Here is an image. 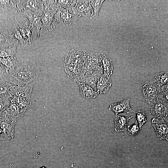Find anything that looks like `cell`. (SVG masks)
I'll return each instance as SVG.
<instances>
[{"label": "cell", "instance_id": "obj_30", "mask_svg": "<svg viewBox=\"0 0 168 168\" xmlns=\"http://www.w3.org/2000/svg\"><path fill=\"white\" fill-rule=\"evenodd\" d=\"M140 129L136 119L133 124L127 126L128 132L129 134L131 136H134L140 132Z\"/></svg>", "mask_w": 168, "mask_h": 168}, {"label": "cell", "instance_id": "obj_13", "mask_svg": "<svg viewBox=\"0 0 168 168\" xmlns=\"http://www.w3.org/2000/svg\"><path fill=\"white\" fill-rule=\"evenodd\" d=\"M130 100L129 99L126 98L119 102L111 104L109 109L112 110L115 113V115L123 113L129 114L133 112L134 111L130 106Z\"/></svg>", "mask_w": 168, "mask_h": 168}, {"label": "cell", "instance_id": "obj_6", "mask_svg": "<svg viewBox=\"0 0 168 168\" xmlns=\"http://www.w3.org/2000/svg\"><path fill=\"white\" fill-rule=\"evenodd\" d=\"M168 103L160 99L149 105V113L158 119L168 121Z\"/></svg>", "mask_w": 168, "mask_h": 168}, {"label": "cell", "instance_id": "obj_27", "mask_svg": "<svg viewBox=\"0 0 168 168\" xmlns=\"http://www.w3.org/2000/svg\"><path fill=\"white\" fill-rule=\"evenodd\" d=\"M17 45L11 47L0 49V58H4L15 56L16 52Z\"/></svg>", "mask_w": 168, "mask_h": 168}, {"label": "cell", "instance_id": "obj_15", "mask_svg": "<svg viewBox=\"0 0 168 168\" xmlns=\"http://www.w3.org/2000/svg\"><path fill=\"white\" fill-rule=\"evenodd\" d=\"M10 83L4 80L0 82V102L8 105L10 100L13 97L11 94L9 87Z\"/></svg>", "mask_w": 168, "mask_h": 168}, {"label": "cell", "instance_id": "obj_14", "mask_svg": "<svg viewBox=\"0 0 168 168\" xmlns=\"http://www.w3.org/2000/svg\"><path fill=\"white\" fill-rule=\"evenodd\" d=\"M56 12H44L41 16L43 30L51 31L57 25L55 20Z\"/></svg>", "mask_w": 168, "mask_h": 168}, {"label": "cell", "instance_id": "obj_10", "mask_svg": "<svg viewBox=\"0 0 168 168\" xmlns=\"http://www.w3.org/2000/svg\"><path fill=\"white\" fill-rule=\"evenodd\" d=\"M19 13L21 15L26 17L29 21V27L31 29L35 26L37 31V37L40 36V32L42 30L41 17L39 16L35 13L27 8H25L21 11Z\"/></svg>", "mask_w": 168, "mask_h": 168}, {"label": "cell", "instance_id": "obj_2", "mask_svg": "<svg viewBox=\"0 0 168 168\" xmlns=\"http://www.w3.org/2000/svg\"><path fill=\"white\" fill-rule=\"evenodd\" d=\"M85 51L72 49L68 52L64 58V63L70 78L77 81L81 80L85 74Z\"/></svg>", "mask_w": 168, "mask_h": 168}, {"label": "cell", "instance_id": "obj_21", "mask_svg": "<svg viewBox=\"0 0 168 168\" xmlns=\"http://www.w3.org/2000/svg\"><path fill=\"white\" fill-rule=\"evenodd\" d=\"M101 54L102 68L103 71V75L106 78L109 79L113 72V66L112 60L108 57Z\"/></svg>", "mask_w": 168, "mask_h": 168}, {"label": "cell", "instance_id": "obj_35", "mask_svg": "<svg viewBox=\"0 0 168 168\" xmlns=\"http://www.w3.org/2000/svg\"><path fill=\"white\" fill-rule=\"evenodd\" d=\"M40 168H46L45 167H40Z\"/></svg>", "mask_w": 168, "mask_h": 168}, {"label": "cell", "instance_id": "obj_8", "mask_svg": "<svg viewBox=\"0 0 168 168\" xmlns=\"http://www.w3.org/2000/svg\"><path fill=\"white\" fill-rule=\"evenodd\" d=\"M34 83L22 86L16 85L10 83L9 88L13 96L22 97L31 100V93Z\"/></svg>", "mask_w": 168, "mask_h": 168}, {"label": "cell", "instance_id": "obj_29", "mask_svg": "<svg viewBox=\"0 0 168 168\" xmlns=\"http://www.w3.org/2000/svg\"><path fill=\"white\" fill-rule=\"evenodd\" d=\"M136 114V120L139 126L141 129L142 125L147 122L146 114L143 110H138L135 112Z\"/></svg>", "mask_w": 168, "mask_h": 168}, {"label": "cell", "instance_id": "obj_5", "mask_svg": "<svg viewBox=\"0 0 168 168\" xmlns=\"http://www.w3.org/2000/svg\"><path fill=\"white\" fill-rule=\"evenodd\" d=\"M85 53L86 55L84 65L85 73L94 70H103L101 54L86 51H85Z\"/></svg>", "mask_w": 168, "mask_h": 168}, {"label": "cell", "instance_id": "obj_28", "mask_svg": "<svg viewBox=\"0 0 168 168\" xmlns=\"http://www.w3.org/2000/svg\"><path fill=\"white\" fill-rule=\"evenodd\" d=\"M104 0H90L92 10V18H96Z\"/></svg>", "mask_w": 168, "mask_h": 168}, {"label": "cell", "instance_id": "obj_20", "mask_svg": "<svg viewBox=\"0 0 168 168\" xmlns=\"http://www.w3.org/2000/svg\"><path fill=\"white\" fill-rule=\"evenodd\" d=\"M12 35L21 44V47L24 48L27 47L29 43L23 37L20 30L19 23L15 17L13 20Z\"/></svg>", "mask_w": 168, "mask_h": 168}, {"label": "cell", "instance_id": "obj_32", "mask_svg": "<svg viewBox=\"0 0 168 168\" xmlns=\"http://www.w3.org/2000/svg\"><path fill=\"white\" fill-rule=\"evenodd\" d=\"M163 96L162 100L168 103V85H165L161 87Z\"/></svg>", "mask_w": 168, "mask_h": 168}, {"label": "cell", "instance_id": "obj_33", "mask_svg": "<svg viewBox=\"0 0 168 168\" xmlns=\"http://www.w3.org/2000/svg\"><path fill=\"white\" fill-rule=\"evenodd\" d=\"M7 105H8L6 103L0 102V119L1 118L3 113Z\"/></svg>", "mask_w": 168, "mask_h": 168}, {"label": "cell", "instance_id": "obj_24", "mask_svg": "<svg viewBox=\"0 0 168 168\" xmlns=\"http://www.w3.org/2000/svg\"><path fill=\"white\" fill-rule=\"evenodd\" d=\"M11 100L16 102L24 113L29 109L31 105V100L26 98L13 96Z\"/></svg>", "mask_w": 168, "mask_h": 168}, {"label": "cell", "instance_id": "obj_1", "mask_svg": "<svg viewBox=\"0 0 168 168\" xmlns=\"http://www.w3.org/2000/svg\"><path fill=\"white\" fill-rule=\"evenodd\" d=\"M41 72L36 63L27 59L19 63L11 74L6 73L5 80L13 84L22 86L38 82L41 79Z\"/></svg>", "mask_w": 168, "mask_h": 168}, {"label": "cell", "instance_id": "obj_18", "mask_svg": "<svg viewBox=\"0 0 168 168\" xmlns=\"http://www.w3.org/2000/svg\"><path fill=\"white\" fill-rule=\"evenodd\" d=\"M79 86L81 94L84 98L89 99L96 97L98 93L95 91L91 87L85 82L81 81H78Z\"/></svg>", "mask_w": 168, "mask_h": 168}, {"label": "cell", "instance_id": "obj_23", "mask_svg": "<svg viewBox=\"0 0 168 168\" xmlns=\"http://www.w3.org/2000/svg\"><path fill=\"white\" fill-rule=\"evenodd\" d=\"M168 72L166 71L156 73L153 76L152 81L159 87L168 85Z\"/></svg>", "mask_w": 168, "mask_h": 168}, {"label": "cell", "instance_id": "obj_7", "mask_svg": "<svg viewBox=\"0 0 168 168\" xmlns=\"http://www.w3.org/2000/svg\"><path fill=\"white\" fill-rule=\"evenodd\" d=\"M17 5L19 9L27 8L40 17L44 12L43 0H19Z\"/></svg>", "mask_w": 168, "mask_h": 168}, {"label": "cell", "instance_id": "obj_9", "mask_svg": "<svg viewBox=\"0 0 168 168\" xmlns=\"http://www.w3.org/2000/svg\"><path fill=\"white\" fill-rule=\"evenodd\" d=\"M72 9L75 15L80 17L92 18V10L90 0H76L75 6Z\"/></svg>", "mask_w": 168, "mask_h": 168}, {"label": "cell", "instance_id": "obj_17", "mask_svg": "<svg viewBox=\"0 0 168 168\" xmlns=\"http://www.w3.org/2000/svg\"><path fill=\"white\" fill-rule=\"evenodd\" d=\"M133 117V116L125 117L123 115H115V130L118 132L125 131L128 125L129 120Z\"/></svg>", "mask_w": 168, "mask_h": 168}, {"label": "cell", "instance_id": "obj_22", "mask_svg": "<svg viewBox=\"0 0 168 168\" xmlns=\"http://www.w3.org/2000/svg\"><path fill=\"white\" fill-rule=\"evenodd\" d=\"M19 25L23 38L26 40H28L29 44H30L32 41L35 32L32 30L26 23L21 24L19 23Z\"/></svg>", "mask_w": 168, "mask_h": 168}, {"label": "cell", "instance_id": "obj_34", "mask_svg": "<svg viewBox=\"0 0 168 168\" xmlns=\"http://www.w3.org/2000/svg\"><path fill=\"white\" fill-rule=\"evenodd\" d=\"M6 73L4 69L0 65V82L5 80V77Z\"/></svg>", "mask_w": 168, "mask_h": 168}, {"label": "cell", "instance_id": "obj_31", "mask_svg": "<svg viewBox=\"0 0 168 168\" xmlns=\"http://www.w3.org/2000/svg\"><path fill=\"white\" fill-rule=\"evenodd\" d=\"M76 0H58V6L65 8L72 9L76 3Z\"/></svg>", "mask_w": 168, "mask_h": 168}, {"label": "cell", "instance_id": "obj_11", "mask_svg": "<svg viewBox=\"0 0 168 168\" xmlns=\"http://www.w3.org/2000/svg\"><path fill=\"white\" fill-rule=\"evenodd\" d=\"M152 124L160 140L168 141L167 123L163 120L153 118L152 120Z\"/></svg>", "mask_w": 168, "mask_h": 168}, {"label": "cell", "instance_id": "obj_12", "mask_svg": "<svg viewBox=\"0 0 168 168\" xmlns=\"http://www.w3.org/2000/svg\"><path fill=\"white\" fill-rule=\"evenodd\" d=\"M18 42L12 34H9L6 27H0V49L17 45Z\"/></svg>", "mask_w": 168, "mask_h": 168}, {"label": "cell", "instance_id": "obj_16", "mask_svg": "<svg viewBox=\"0 0 168 168\" xmlns=\"http://www.w3.org/2000/svg\"><path fill=\"white\" fill-rule=\"evenodd\" d=\"M0 63L3 64L6 73L8 74L13 73L19 63L15 56L0 58Z\"/></svg>", "mask_w": 168, "mask_h": 168}, {"label": "cell", "instance_id": "obj_3", "mask_svg": "<svg viewBox=\"0 0 168 168\" xmlns=\"http://www.w3.org/2000/svg\"><path fill=\"white\" fill-rule=\"evenodd\" d=\"M141 89L144 98L149 105L159 100H162L163 96L161 87L152 81H146L142 85Z\"/></svg>", "mask_w": 168, "mask_h": 168}, {"label": "cell", "instance_id": "obj_4", "mask_svg": "<svg viewBox=\"0 0 168 168\" xmlns=\"http://www.w3.org/2000/svg\"><path fill=\"white\" fill-rule=\"evenodd\" d=\"M80 17L74 14L72 9L65 8L59 6L55 15L57 25L60 24L63 26L76 24L77 20Z\"/></svg>", "mask_w": 168, "mask_h": 168}, {"label": "cell", "instance_id": "obj_19", "mask_svg": "<svg viewBox=\"0 0 168 168\" xmlns=\"http://www.w3.org/2000/svg\"><path fill=\"white\" fill-rule=\"evenodd\" d=\"M111 78L108 79L103 75L100 76L97 84V91L99 94L106 93L112 85Z\"/></svg>", "mask_w": 168, "mask_h": 168}, {"label": "cell", "instance_id": "obj_26", "mask_svg": "<svg viewBox=\"0 0 168 168\" xmlns=\"http://www.w3.org/2000/svg\"><path fill=\"white\" fill-rule=\"evenodd\" d=\"M44 12H56L58 8V0H43Z\"/></svg>", "mask_w": 168, "mask_h": 168}, {"label": "cell", "instance_id": "obj_25", "mask_svg": "<svg viewBox=\"0 0 168 168\" xmlns=\"http://www.w3.org/2000/svg\"><path fill=\"white\" fill-rule=\"evenodd\" d=\"M0 9L3 12L8 13L16 10V7L12 0H0Z\"/></svg>", "mask_w": 168, "mask_h": 168}]
</instances>
